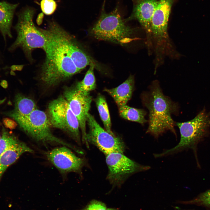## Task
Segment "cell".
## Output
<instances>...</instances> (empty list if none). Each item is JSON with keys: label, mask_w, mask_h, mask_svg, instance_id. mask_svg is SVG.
<instances>
[{"label": "cell", "mask_w": 210, "mask_h": 210, "mask_svg": "<svg viewBox=\"0 0 210 210\" xmlns=\"http://www.w3.org/2000/svg\"><path fill=\"white\" fill-rule=\"evenodd\" d=\"M181 203L202 206L210 208V190L200 194L193 199L186 201H181Z\"/></svg>", "instance_id": "603a6c76"}, {"label": "cell", "mask_w": 210, "mask_h": 210, "mask_svg": "<svg viewBox=\"0 0 210 210\" xmlns=\"http://www.w3.org/2000/svg\"><path fill=\"white\" fill-rule=\"evenodd\" d=\"M35 12L34 8L28 7L19 14L15 27L17 36L11 47V50L21 48L30 60L33 50L38 48L43 50L45 43L44 37L40 28L36 27L33 21Z\"/></svg>", "instance_id": "5b68a950"}, {"label": "cell", "mask_w": 210, "mask_h": 210, "mask_svg": "<svg viewBox=\"0 0 210 210\" xmlns=\"http://www.w3.org/2000/svg\"><path fill=\"white\" fill-rule=\"evenodd\" d=\"M0 85L3 88L6 89L8 86L7 81L5 80H2L0 83Z\"/></svg>", "instance_id": "83f0119b"}, {"label": "cell", "mask_w": 210, "mask_h": 210, "mask_svg": "<svg viewBox=\"0 0 210 210\" xmlns=\"http://www.w3.org/2000/svg\"><path fill=\"white\" fill-rule=\"evenodd\" d=\"M149 88V90L141 96L143 103L149 112L146 133L156 138L168 130L176 134L171 115L177 109V105L163 94L157 81L153 82Z\"/></svg>", "instance_id": "7a4b0ae2"}, {"label": "cell", "mask_w": 210, "mask_h": 210, "mask_svg": "<svg viewBox=\"0 0 210 210\" xmlns=\"http://www.w3.org/2000/svg\"><path fill=\"white\" fill-rule=\"evenodd\" d=\"M18 4L0 2V31L5 38L12 37L10 28L14 11Z\"/></svg>", "instance_id": "e0dca14e"}, {"label": "cell", "mask_w": 210, "mask_h": 210, "mask_svg": "<svg viewBox=\"0 0 210 210\" xmlns=\"http://www.w3.org/2000/svg\"><path fill=\"white\" fill-rule=\"evenodd\" d=\"M86 123L89 128L87 133L88 143L95 146L105 155L113 153H123L125 146L121 138L111 134L104 130L89 113Z\"/></svg>", "instance_id": "30bf717a"}, {"label": "cell", "mask_w": 210, "mask_h": 210, "mask_svg": "<svg viewBox=\"0 0 210 210\" xmlns=\"http://www.w3.org/2000/svg\"><path fill=\"white\" fill-rule=\"evenodd\" d=\"M95 67L90 66L83 79L77 83L75 87L78 91L84 93H89L96 87L94 70Z\"/></svg>", "instance_id": "44dd1931"}, {"label": "cell", "mask_w": 210, "mask_h": 210, "mask_svg": "<svg viewBox=\"0 0 210 210\" xmlns=\"http://www.w3.org/2000/svg\"><path fill=\"white\" fill-rule=\"evenodd\" d=\"M40 4L42 12L47 15L53 13L57 7V3L54 0H41Z\"/></svg>", "instance_id": "cb8c5ba5"}, {"label": "cell", "mask_w": 210, "mask_h": 210, "mask_svg": "<svg viewBox=\"0 0 210 210\" xmlns=\"http://www.w3.org/2000/svg\"><path fill=\"white\" fill-rule=\"evenodd\" d=\"M62 28L52 20L49 21L46 28H40L45 38L43 50L46 58L41 67L40 78L43 83L49 86L56 85L80 71L64 43Z\"/></svg>", "instance_id": "6da1fadb"}, {"label": "cell", "mask_w": 210, "mask_h": 210, "mask_svg": "<svg viewBox=\"0 0 210 210\" xmlns=\"http://www.w3.org/2000/svg\"><path fill=\"white\" fill-rule=\"evenodd\" d=\"M37 109L35 102L32 99L18 94L15 98L14 108L8 115L13 119L27 116Z\"/></svg>", "instance_id": "ac0fdd59"}, {"label": "cell", "mask_w": 210, "mask_h": 210, "mask_svg": "<svg viewBox=\"0 0 210 210\" xmlns=\"http://www.w3.org/2000/svg\"><path fill=\"white\" fill-rule=\"evenodd\" d=\"M120 116L129 120L136 122L142 125L146 123L145 118L146 111L143 109H138L125 105L119 108Z\"/></svg>", "instance_id": "ffe728a7"}, {"label": "cell", "mask_w": 210, "mask_h": 210, "mask_svg": "<svg viewBox=\"0 0 210 210\" xmlns=\"http://www.w3.org/2000/svg\"><path fill=\"white\" fill-rule=\"evenodd\" d=\"M62 38L70 57L80 71L88 65L93 66L98 70L101 68L98 63L78 46L72 36L62 28Z\"/></svg>", "instance_id": "4fadbf2b"}, {"label": "cell", "mask_w": 210, "mask_h": 210, "mask_svg": "<svg viewBox=\"0 0 210 210\" xmlns=\"http://www.w3.org/2000/svg\"><path fill=\"white\" fill-rule=\"evenodd\" d=\"M48 160L62 174L79 173L84 164L83 159L76 155L68 147H57L48 152Z\"/></svg>", "instance_id": "7c38bea8"}, {"label": "cell", "mask_w": 210, "mask_h": 210, "mask_svg": "<svg viewBox=\"0 0 210 210\" xmlns=\"http://www.w3.org/2000/svg\"><path fill=\"white\" fill-rule=\"evenodd\" d=\"M135 31L134 29L125 24L116 8L108 13L103 8L99 18L91 29V33L98 40L122 45L136 40L132 37Z\"/></svg>", "instance_id": "3957f363"}, {"label": "cell", "mask_w": 210, "mask_h": 210, "mask_svg": "<svg viewBox=\"0 0 210 210\" xmlns=\"http://www.w3.org/2000/svg\"><path fill=\"white\" fill-rule=\"evenodd\" d=\"M1 137L0 136V138H1Z\"/></svg>", "instance_id": "4dcf8cb0"}, {"label": "cell", "mask_w": 210, "mask_h": 210, "mask_svg": "<svg viewBox=\"0 0 210 210\" xmlns=\"http://www.w3.org/2000/svg\"><path fill=\"white\" fill-rule=\"evenodd\" d=\"M84 210H107V209L104 203L95 200L91 202Z\"/></svg>", "instance_id": "d4e9b609"}, {"label": "cell", "mask_w": 210, "mask_h": 210, "mask_svg": "<svg viewBox=\"0 0 210 210\" xmlns=\"http://www.w3.org/2000/svg\"><path fill=\"white\" fill-rule=\"evenodd\" d=\"M51 125L67 133L78 144H81L79 125L64 97L52 101L48 106Z\"/></svg>", "instance_id": "52a82bcc"}, {"label": "cell", "mask_w": 210, "mask_h": 210, "mask_svg": "<svg viewBox=\"0 0 210 210\" xmlns=\"http://www.w3.org/2000/svg\"><path fill=\"white\" fill-rule=\"evenodd\" d=\"M64 94L70 108L78 121L82 142L89 148L86 125L87 115L91 107L92 97L90 93H84L78 91L75 86L66 88Z\"/></svg>", "instance_id": "8fae6325"}, {"label": "cell", "mask_w": 210, "mask_h": 210, "mask_svg": "<svg viewBox=\"0 0 210 210\" xmlns=\"http://www.w3.org/2000/svg\"><path fill=\"white\" fill-rule=\"evenodd\" d=\"M134 76L130 75L122 83L112 89L105 88L103 91L107 92L113 99L118 108L126 105L131 99L134 89Z\"/></svg>", "instance_id": "9a60e30c"}, {"label": "cell", "mask_w": 210, "mask_h": 210, "mask_svg": "<svg viewBox=\"0 0 210 210\" xmlns=\"http://www.w3.org/2000/svg\"><path fill=\"white\" fill-rule=\"evenodd\" d=\"M94 101L99 115L106 130L111 134L115 136L111 130V123L108 105L104 96L98 94Z\"/></svg>", "instance_id": "d6986e66"}, {"label": "cell", "mask_w": 210, "mask_h": 210, "mask_svg": "<svg viewBox=\"0 0 210 210\" xmlns=\"http://www.w3.org/2000/svg\"><path fill=\"white\" fill-rule=\"evenodd\" d=\"M44 14L43 13H39L37 19V23L38 24H41L44 17Z\"/></svg>", "instance_id": "4316f807"}, {"label": "cell", "mask_w": 210, "mask_h": 210, "mask_svg": "<svg viewBox=\"0 0 210 210\" xmlns=\"http://www.w3.org/2000/svg\"><path fill=\"white\" fill-rule=\"evenodd\" d=\"M3 123L6 127L10 130L15 129L17 125V123L14 120L8 118L3 119Z\"/></svg>", "instance_id": "484cf974"}, {"label": "cell", "mask_w": 210, "mask_h": 210, "mask_svg": "<svg viewBox=\"0 0 210 210\" xmlns=\"http://www.w3.org/2000/svg\"><path fill=\"white\" fill-rule=\"evenodd\" d=\"M33 150L24 143L20 141L0 155V180L8 167L14 162L23 153H33Z\"/></svg>", "instance_id": "2e32d148"}, {"label": "cell", "mask_w": 210, "mask_h": 210, "mask_svg": "<svg viewBox=\"0 0 210 210\" xmlns=\"http://www.w3.org/2000/svg\"><path fill=\"white\" fill-rule=\"evenodd\" d=\"M13 119L26 134L37 141L62 144L76 150L71 145L52 134L48 116L43 111L36 109L27 116Z\"/></svg>", "instance_id": "8992f818"}, {"label": "cell", "mask_w": 210, "mask_h": 210, "mask_svg": "<svg viewBox=\"0 0 210 210\" xmlns=\"http://www.w3.org/2000/svg\"><path fill=\"white\" fill-rule=\"evenodd\" d=\"M173 0H159L151 23V39L153 47L164 50L172 46L167 30L168 20Z\"/></svg>", "instance_id": "ba28073f"}, {"label": "cell", "mask_w": 210, "mask_h": 210, "mask_svg": "<svg viewBox=\"0 0 210 210\" xmlns=\"http://www.w3.org/2000/svg\"><path fill=\"white\" fill-rule=\"evenodd\" d=\"M106 161L108 170L107 179L114 186H120L131 175L150 168L149 166L138 163L120 153L106 155Z\"/></svg>", "instance_id": "9c48e42d"}, {"label": "cell", "mask_w": 210, "mask_h": 210, "mask_svg": "<svg viewBox=\"0 0 210 210\" xmlns=\"http://www.w3.org/2000/svg\"><path fill=\"white\" fill-rule=\"evenodd\" d=\"M6 98H5L2 99L0 100V105L3 104L5 101Z\"/></svg>", "instance_id": "f1b7e54d"}, {"label": "cell", "mask_w": 210, "mask_h": 210, "mask_svg": "<svg viewBox=\"0 0 210 210\" xmlns=\"http://www.w3.org/2000/svg\"><path fill=\"white\" fill-rule=\"evenodd\" d=\"M20 141L3 128L0 139V155L5 151L19 143Z\"/></svg>", "instance_id": "7402d4cb"}, {"label": "cell", "mask_w": 210, "mask_h": 210, "mask_svg": "<svg viewBox=\"0 0 210 210\" xmlns=\"http://www.w3.org/2000/svg\"><path fill=\"white\" fill-rule=\"evenodd\" d=\"M107 210H116L115 209L112 208H108L107 209Z\"/></svg>", "instance_id": "f546056e"}, {"label": "cell", "mask_w": 210, "mask_h": 210, "mask_svg": "<svg viewBox=\"0 0 210 210\" xmlns=\"http://www.w3.org/2000/svg\"><path fill=\"white\" fill-rule=\"evenodd\" d=\"M179 128L181 138L174 147L162 153L154 154L155 158L171 155L185 149H194L207 135L210 128V112L204 108L193 119L187 122L176 123Z\"/></svg>", "instance_id": "277c9868"}, {"label": "cell", "mask_w": 210, "mask_h": 210, "mask_svg": "<svg viewBox=\"0 0 210 210\" xmlns=\"http://www.w3.org/2000/svg\"><path fill=\"white\" fill-rule=\"evenodd\" d=\"M158 0H142L135 6L132 17L136 19L145 31L146 44L150 51L151 48V23L154 11L158 5Z\"/></svg>", "instance_id": "5bb4252c"}]
</instances>
